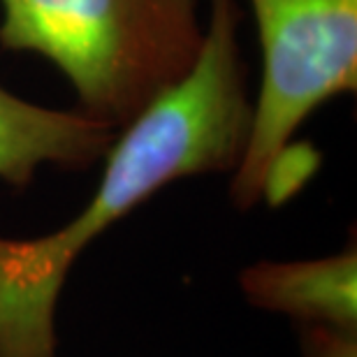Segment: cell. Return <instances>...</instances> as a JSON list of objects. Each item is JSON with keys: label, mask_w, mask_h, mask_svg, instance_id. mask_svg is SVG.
I'll return each mask as SVG.
<instances>
[{"label": "cell", "mask_w": 357, "mask_h": 357, "mask_svg": "<svg viewBox=\"0 0 357 357\" xmlns=\"http://www.w3.org/2000/svg\"><path fill=\"white\" fill-rule=\"evenodd\" d=\"M119 132L79 109H49L0 86V181L26 188L40 167L84 172L105 160Z\"/></svg>", "instance_id": "obj_5"}, {"label": "cell", "mask_w": 357, "mask_h": 357, "mask_svg": "<svg viewBox=\"0 0 357 357\" xmlns=\"http://www.w3.org/2000/svg\"><path fill=\"white\" fill-rule=\"evenodd\" d=\"M299 357H357V332L320 325H295Z\"/></svg>", "instance_id": "obj_6"}, {"label": "cell", "mask_w": 357, "mask_h": 357, "mask_svg": "<svg viewBox=\"0 0 357 357\" xmlns=\"http://www.w3.org/2000/svg\"><path fill=\"white\" fill-rule=\"evenodd\" d=\"M237 285L251 306L281 313L295 325L357 332V241L309 260H258L239 271Z\"/></svg>", "instance_id": "obj_4"}, {"label": "cell", "mask_w": 357, "mask_h": 357, "mask_svg": "<svg viewBox=\"0 0 357 357\" xmlns=\"http://www.w3.org/2000/svg\"><path fill=\"white\" fill-rule=\"evenodd\" d=\"M262 82L230 199L260 204L299 126L320 105L357 89V0H251Z\"/></svg>", "instance_id": "obj_3"}, {"label": "cell", "mask_w": 357, "mask_h": 357, "mask_svg": "<svg viewBox=\"0 0 357 357\" xmlns=\"http://www.w3.org/2000/svg\"><path fill=\"white\" fill-rule=\"evenodd\" d=\"M0 49L38 54L73 84L77 109L123 130L195 70L199 0H0Z\"/></svg>", "instance_id": "obj_2"}, {"label": "cell", "mask_w": 357, "mask_h": 357, "mask_svg": "<svg viewBox=\"0 0 357 357\" xmlns=\"http://www.w3.org/2000/svg\"><path fill=\"white\" fill-rule=\"evenodd\" d=\"M241 17L239 0H209L195 70L119 130L77 216L45 237H0V357H56L61 290L93 241L172 181L237 169L253 112Z\"/></svg>", "instance_id": "obj_1"}]
</instances>
